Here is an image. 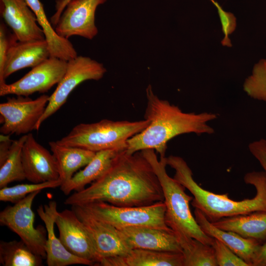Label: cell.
<instances>
[{"instance_id":"15","label":"cell","mask_w":266,"mask_h":266,"mask_svg":"<svg viewBox=\"0 0 266 266\" xmlns=\"http://www.w3.org/2000/svg\"><path fill=\"white\" fill-rule=\"evenodd\" d=\"M0 13L18 41L45 39L35 15L25 0H0Z\"/></svg>"},{"instance_id":"12","label":"cell","mask_w":266,"mask_h":266,"mask_svg":"<svg viewBox=\"0 0 266 266\" xmlns=\"http://www.w3.org/2000/svg\"><path fill=\"white\" fill-rule=\"evenodd\" d=\"M72 209L83 223L94 244L98 259L123 256L132 249L113 226L99 220L79 206H72Z\"/></svg>"},{"instance_id":"20","label":"cell","mask_w":266,"mask_h":266,"mask_svg":"<svg viewBox=\"0 0 266 266\" xmlns=\"http://www.w3.org/2000/svg\"><path fill=\"white\" fill-rule=\"evenodd\" d=\"M194 217L205 233L222 242L249 266H252L255 255L261 244L260 242L244 238L234 232L218 228L197 208L194 210Z\"/></svg>"},{"instance_id":"9","label":"cell","mask_w":266,"mask_h":266,"mask_svg":"<svg viewBox=\"0 0 266 266\" xmlns=\"http://www.w3.org/2000/svg\"><path fill=\"white\" fill-rule=\"evenodd\" d=\"M106 72L103 64L90 57L77 56L67 63L66 72L52 94L45 111L37 122L35 130L65 104L70 94L80 83L89 80H99Z\"/></svg>"},{"instance_id":"7","label":"cell","mask_w":266,"mask_h":266,"mask_svg":"<svg viewBox=\"0 0 266 266\" xmlns=\"http://www.w3.org/2000/svg\"><path fill=\"white\" fill-rule=\"evenodd\" d=\"M40 191L33 192L13 205L5 207L0 212V224L16 233L34 253L46 259V229L42 226L34 227L35 215L32 208L34 198Z\"/></svg>"},{"instance_id":"10","label":"cell","mask_w":266,"mask_h":266,"mask_svg":"<svg viewBox=\"0 0 266 266\" xmlns=\"http://www.w3.org/2000/svg\"><path fill=\"white\" fill-rule=\"evenodd\" d=\"M68 61L54 57L32 67L17 81L0 85V96L15 95L29 97L38 92L44 93L58 84L64 77Z\"/></svg>"},{"instance_id":"19","label":"cell","mask_w":266,"mask_h":266,"mask_svg":"<svg viewBox=\"0 0 266 266\" xmlns=\"http://www.w3.org/2000/svg\"><path fill=\"white\" fill-rule=\"evenodd\" d=\"M182 252L132 249L123 256L102 258L100 266H184Z\"/></svg>"},{"instance_id":"16","label":"cell","mask_w":266,"mask_h":266,"mask_svg":"<svg viewBox=\"0 0 266 266\" xmlns=\"http://www.w3.org/2000/svg\"><path fill=\"white\" fill-rule=\"evenodd\" d=\"M37 212L44 222L47 231L45 244L46 263L48 266H66L71 265L94 266L87 260L78 257L70 253L63 245L55 233V218L58 212L57 204L54 200L38 206Z\"/></svg>"},{"instance_id":"34","label":"cell","mask_w":266,"mask_h":266,"mask_svg":"<svg viewBox=\"0 0 266 266\" xmlns=\"http://www.w3.org/2000/svg\"><path fill=\"white\" fill-rule=\"evenodd\" d=\"M71 0H57L56 4V12L51 17L50 22L54 28L56 26L61 14L66 5Z\"/></svg>"},{"instance_id":"14","label":"cell","mask_w":266,"mask_h":266,"mask_svg":"<svg viewBox=\"0 0 266 266\" xmlns=\"http://www.w3.org/2000/svg\"><path fill=\"white\" fill-rule=\"evenodd\" d=\"M22 161L26 179L30 182L38 183L59 179L54 156L31 133L27 134L22 147Z\"/></svg>"},{"instance_id":"1","label":"cell","mask_w":266,"mask_h":266,"mask_svg":"<svg viewBox=\"0 0 266 266\" xmlns=\"http://www.w3.org/2000/svg\"><path fill=\"white\" fill-rule=\"evenodd\" d=\"M124 150L89 187L75 192L65 204L82 206L106 202L120 207L142 206L164 201L161 183L152 165L141 151L128 154Z\"/></svg>"},{"instance_id":"2","label":"cell","mask_w":266,"mask_h":266,"mask_svg":"<svg viewBox=\"0 0 266 266\" xmlns=\"http://www.w3.org/2000/svg\"><path fill=\"white\" fill-rule=\"evenodd\" d=\"M146 93L144 119L150 123L145 129L127 140V153L153 149L160 154V158L165 157L167 142L177 135L214 133L213 128L208 123L217 118L215 114L183 112L177 106L159 98L150 85H148Z\"/></svg>"},{"instance_id":"32","label":"cell","mask_w":266,"mask_h":266,"mask_svg":"<svg viewBox=\"0 0 266 266\" xmlns=\"http://www.w3.org/2000/svg\"><path fill=\"white\" fill-rule=\"evenodd\" d=\"M249 150L266 172V140L261 138L249 144Z\"/></svg>"},{"instance_id":"31","label":"cell","mask_w":266,"mask_h":266,"mask_svg":"<svg viewBox=\"0 0 266 266\" xmlns=\"http://www.w3.org/2000/svg\"><path fill=\"white\" fill-rule=\"evenodd\" d=\"M18 40L13 33H10L6 24H0V85L5 83L3 78V70L7 54L11 46Z\"/></svg>"},{"instance_id":"28","label":"cell","mask_w":266,"mask_h":266,"mask_svg":"<svg viewBox=\"0 0 266 266\" xmlns=\"http://www.w3.org/2000/svg\"><path fill=\"white\" fill-rule=\"evenodd\" d=\"M62 182L59 179L42 183L18 184L12 187L0 188V200L15 203L28 195L46 188L60 187Z\"/></svg>"},{"instance_id":"22","label":"cell","mask_w":266,"mask_h":266,"mask_svg":"<svg viewBox=\"0 0 266 266\" xmlns=\"http://www.w3.org/2000/svg\"><path fill=\"white\" fill-rule=\"evenodd\" d=\"M125 149H109L96 152L83 169L77 172L70 180L61 185V191L65 195H68L73 191L82 190L87 184L99 179L109 167L115 157Z\"/></svg>"},{"instance_id":"11","label":"cell","mask_w":266,"mask_h":266,"mask_svg":"<svg viewBox=\"0 0 266 266\" xmlns=\"http://www.w3.org/2000/svg\"><path fill=\"white\" fill-rule=\"evenodd\" d=\"M106 0H71L54 28L56 32L66 39L78 35L92 39L98 33L95 22L96 10Z\"/></svg>"},{"instance_id":"6","label":"cell","mask_w":266,"mask_h":266,"mask_svg":"<svg viewBox=\"0 0 266 266\" xmlns=\"http://www.w3.org/2000/svg\"><path fill=\"white\" fill-rule=\"evenodd\" d=\"M79 206L95 218L117 229L145 227L173 232L166 222L164 201L133 207H120L100 201Z\"/></svg>"},{"instance_id":"29","label":"cell","mask_w":266,"mask_h":266,"mask_svg":"<svg viewBox=\"0 0 266 266\" xmlns=\"http://www.w3.org/2000/svg\"><path fill=\"white\" fill-rule=\"evenodd\" d=\"M243 88L253 99L266 102V59L256 64L251 75L245 81Z\"/></svg>"},{"instance_id":"3","label":"cell","mask_w":266,"mask_h":266,"mask_svg":"<svg viewBox=\"0 0 266 266\" xmlns=\"http://www.w3.org/2000/svg\"><path fill=\"white\" fill-rule=\"evenodd\" d=\"M166 162L175 170L173 178L193 195V206L200 210L210 222L225 217L266 211L265 171H252L245 175L244 182L255 187L256 194L253 198L236 201L231 199L228 193L217 194L201 188L194 180L192 170L182 158L171 155L166 157Z\"/></svg>"},{"instance_id":"33","label":"cell","mask_w":266,"mask_h":266,"mask_svg":"<svg viewBox=\"0 0 266 266\" xmlns=\"http://www.w3.org/2000/svg\"><path fill=\"white\" fill-rule=\"evenodd\" d=\"M252 266H266V241L260 245L253 261Z\"/></svg>"},{"instance_id":"35","label":"cell","mask_w":266,"mask_h":266,"mask_svg":"<svg viewBox=\"0 0 266 266\" xmlns=\"http://www.w3.org/2000/svg\"><path fill=\"white\" fill-rule=\"evenodd\" d=\"M213 4L215 6V7L216 8H218V7L220 6V5L218 4V3L215 1L214 0H210Z\"/></svg>"},{"instance_id":"17","label":"cell","mask_w":266,"mask_h":266,"mask_svg":"<svg viewBox=\"0 0 266 266\" xmlns=\"http://www.w3.org/2000/svg\"><path fill=\"white\" fill-rule=\"evenodd\" d=\"M117 229L131 249L182 252L180 243L172 231L145 227Z\"/></svg>"},{"instance_id":"27","label":"cell","mask_w":266,"mask_h":266,"mask_svg":"<svg viewBox=\"0 0 266 266\" xmlns=\"http://www.w3.org/2000/svg\"><path fill=\"white\" fill-rule=\"evenodd\" d=\"M182 253L184 266H218L212 246L197 239L193 238Z\"/></svg>"},{"instance_id":"26","label":"cell","mask_w":266,"mask_h":266,"mask_svg":"<svg viewBox=\"0 0 266 266\" xmlns=\"http://www.w3.org/2000/svg\"><path fill=\"white\" fill-rule=\"evenodd\" d=\"M27 134L13 140L9 150L0 161V188L14 181L26 179L22 161V150Z\"/></svg>"},{"instance_id":"21","label":"cell","mask_w":266,"mask_h":266,"mask_svg":"<svg viewBox=\"0 0 266 266\" xmlns=\"http://www.w3.org/2000/svg\"><path fill=\"white\" fill-rule=\"evenodd\" d=\"M211 223L219 229L234 232L261 244L266 241V211L225 217Z\"/></svg>"},{"instance_id":"4","label":"cell","mask_w":266,"mask_h":266,"mask_svg":"<svg viewBox=\"0 0 266 266\" xmlns=\"http://www.w3.org/2000/svg\"><path fill=\"white\" fill-rule=\"evenodd\" d=\"M141 152L152 165L161 183L166 206V222L174 232L182 248L187 246L193 238L212 246L214 238L201 230L191 211L189 203L193 197L187 194L186 188L167 173L166 157L159 160L153 149Z\"/></svg>"},{"instance_id":"23","label":"cell","mask_w":266,"mask_h":266,"mask_svg":"<svg viewBox=\"0 0 266 266\" xmlns=\"http://www.w3.org/2000/svg\"><path fill=\"white\" fill-rule=\"evenodd\" d=\"M49 145L56 159L59 179L62 184L70 180L79 168L86 166L96 153L81 148L62 145L56 141H49Z\"/></svg>"},{"instance_id":"8","label":"cell","mask_w":266,"mask_h":266,"mask_svg":"<svg viewBox=\"0 0 266 266\" xmlns=\"http://www.w3.org/2000/svg\"><path fill=\"white\" fill-rule=\"evenodd\" d=\"M0 104L1 134L26 135L35 130L44 114L49 96L43 94L35 99L17 96Z\"/></svg>"},{"instance_id":"5","label":"cell","mask_w":266,"mask_h":266,"mask_svg":"<svg viewBox=\"0 0 266 266\" xmlns=\"http://www.w3.org/2000/svg\"><path fill=\"white\" fill-rule=\"evenodd\" d=\"M149 123L146 119L135 121L103 119L96 123H80L56 142L94 152L126 149L127 140L145 129Z\"/></svg>"},{"instance_id":"25","label":"cell","mask_w":266,"mask_h":266,"mask_svg":"<svg viewBox=\"0 0 266 266\" xmlns=\"http://www.w3.org/2000/svg\"><path fill=\"white\" fill-rule=\"evenodd\" d=\"M43 259L22 241H1L0 264L3 266H40Z\"/></svg>"},{"instance_id":"13","label":"cell","mask_w":266,"mask_h":266,"mask_svg":"<svg viewBox=\"0 0 266 266\" xmlns=\"http://www.w3.org/2000/svg\"><path fill=\"white\" fill-rule=\"evenodd\" d=\"M55 225L59 232V239L71 254L92 262L94 266L98 259L93 241L83 223L75 212L65 209L57 214Z\"/></svg>"},{"instance_id":"18","label":"cell","mask_w":266,"mask_h":266,"mask_svg":"<svg viewBox=\"0 0 266 266\" xmlns=\"http://www.w3.org/2000/svg\"><path fill=\"white\" fill-rule=\"evenodd\" d=\"M51 57L46 39L18 41L8 51L3 78L5 80L12 73L25 67H33Z\"/></svg>"},{"instance_id":"30","label":"cell","mask_w":266,"mask_h":266,"mask_svg":"<svg viewBox=\"0 0 266 266\" xmlns=\"http://www.w3.org/2000/svg\"><path fill=\"white\" fill-rule=\"evenodd\" d=\"M212 246L214 250L218 266H249L244 261L219 240L214 238Z\"/></svg>"},{"instance_id":"24","label":"cell","mask_w":266,"mask_h":266,"mask_svg":"<svg viewBox=\"0 0 266 266\" xmlns=\"http://www.w3.org/2000/svg\"><path fill=\"white\" fill-rule=\"evenodd\" d=\"M36 16L37 23L42 29L51 57L68 61L77 56V53L68 39L59 36L48 20L43 5L39 0H25Z\"/></svg>"}]
</instances>
